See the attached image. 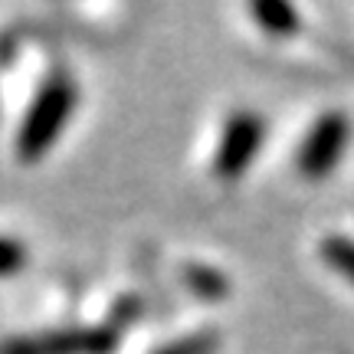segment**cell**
Returning a JSON list of instances; mask_svg holds the SVG:
<instances>
[{"label":"cell","mask_w":354,"mask_h":354,"mask_svg":"<svg viewBox=\"0 0 354 354\" xmlns=\"http://www.w3.org/2000/svg\"><path fill=\"white\" fill-rule=\"evenodd\" d=\"M210 348H214V342L207 335H190V338H177L174 344H165L154 354H207Z\"/></svg>","instance_id":"ba28073f"},{"label":"cell","mask_w":354,"mask_h":354,"mask_svg":"<svg viewBox=\"0 0 354 354\" xmlns=\"http://www.w3.org/2000/svg\"><path fill=\"white\" fill-rule=\"evenodd\" d=\"M351 141V118L344 112H325L318 115V122L305 131L299 154H295V167L299 174L308 180L328 177L335 167L342 165L344 151Z\"/></svg>","instance_id":"3957f363"},{"label":"cell","mask_w":354,"mask_h":354,"mask_svg":"<svg viewBox=\"0 0 354 354\" xmlns=\"http://www.w3.org/2000/svg\"><path fill=\"white\" fill-rule=\"evenodd\" d=\"M322 259L328 263V269H335L338 276H344L354 286V240L342 236V233H331L322 240Z\"/></svg>","instance_id":"5b68a950"},{"label":"cell","mask_w":354,"mask_h":354,"mask_svg":"<svg viewBox=\"0 0 354 354\" xmlns=\"http://www.w3.org/2000/svg\"><path fill=\"white\" fill-rule=\"evenodd\" d=\"M79 109V88L76 82L63 73L50 76L39 92L33 95L30 109L24 112V122L17 128V138H13V151L20 165H37L39 158L59 145L63 131L69 128L73 115Z\"/></svg>","instance_id":"6da1fadb"},{"label":"cell","mask_w":354,"mask_h":354,"mask_svg":"<svg viewBox=\"0 0 354 354\" xmlns=\"http://www.w3.org/2000/svg\"><path fill=\"white\" fill-rule=\"evenodd\" d=\"M253 17L269 33H279V37H289L299 26V13L289 3H259V7H253Z\"/></svg>","instance_id":"8992f818"},{"label":"cell","mask_w":354,"mask_h":354,"mask_svg":"<svg viewBox=\"0 0 354 354\" xmlns=\"http://www.w3.org/2000/svg\"><path fill=\"white\" fill-rule=\"evenodd\" d=\"M26 263H30V250L17 236L0 233V279H10L17 272H24Z\"/></svg>","instance_id":"52a82bcc"},{"label":"cell","mask_w":354,"mask_h":354,"mask_svg":"<svg viewBox=\"0 0 354 354\" xmlns=\"http://www.w3.org/2000/svg\"><path fill=\"white\" fill-rule=\"evenodd\" d=\"M112 348L109 328H59L0 342V354H112Z\"/></svg>","instance_id":"277c9868"},{"label":"cell","mask_w":354,"mask_h":354,"mask_svg":"<svg viewBox=\"0 0 354 354\" xmlns=\"http://www.w3.org/2000/svg\"><path fill=\"white\" fill-rule=\"evenodd\" d=\"M266 141V122L253 109L233 112L220 128V138L214 148V174L220 180H233L250 171L256 154Z\"/></svg>","instance_id":"7a4b0ae2"}]
</instances>
